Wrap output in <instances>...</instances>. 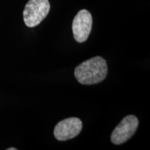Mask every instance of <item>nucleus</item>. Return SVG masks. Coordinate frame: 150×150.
I'll return each mask as SVG.
<instances>
[{"label": "nucleus", "mask_w": 150, "mask_h": 150, "mask_svg": "<svg viewBox=\"0 0 150 150\" xmlns=\"http://www.w3.org/2000/svg\"><path fill=\"white\" fill-rule=\"evenodd\" d=\"M93 18L88 11L83 9L79 11L72 22V32L76 42L82 43L86 41L92 30Z\"/></svg>", "instance_id": "nucleus-4"}, {"label": "nucleus", "mask_w": 150, "mask_h": 150, "mask_svg": "<svg viewBox=\"0 0 150 150\" xmlns=\"http://www.w3.org/2000/svg\"><path fill=\"white\" fill-rule=\"evenodd\" d=\"M50 10L48 0H29L23 11L24 22L28 27H35L47 16Z\"/></svg>", "instance_id": "nucleus-2"}, {"label": "nucleus", "mask_w": 150, "mask_h": 150, "mask_svg": "<svg viewBox=\"0 0 150 150\" xmlns=\"http://www.w3.org/2000/svg\"><path fill=\"white\" fill-rule=\"evenodd\" d=\"M139 122L134 115H127L112 131L110 140L114 145L125 143L135 134L138 129Z\"/></svg>", "instance_id": "nucleus-3"}, {"label": "nucleus", "mask_w": 150, "mask_h": 150, "mask_svg": "<svg viewBox=\"0 0 150 150\" xmlns=\"http://www.w3.org/2000/svg\"><path fill=\"white\" fill-rule=\"evenodd\" d=\"M108 74L106 60L101 56H95L83 61L75 67L74 76L80 83L93 85L102 82Z\"/></svg>", "instance_id": "nucleus-1"}, {"label": "nucleus", "mask_w": 150, "mask_h": 150, "mask_svg": "<svg viewBox=\"0 0 150 150\" xmlns=\"http://www.w3.org/2000/svg\"><path fill=\"white\" fill-rule=\"evenodd\" d=\"M17 149L16 148H14V147H11V148H8L7 150H16Z\"/></svg>", "instance_id": "nucleus-6"}, {"label": "nucleus", "mask_w": 150, "mask_h": 150, "mask_svg": "<svg viewBox=\"0 0 150 150\" xmlns=\"http://www.w3.org/2000/svg\"><path fill=\"white\" fill-rule=\"evenodd\" d=\"M82 127V122L79 118H66L56 125L54 130V136L59 141L72 139L80 134Z\"/></svg>", "instance_id": "nucleus-5"}]
</instances>
